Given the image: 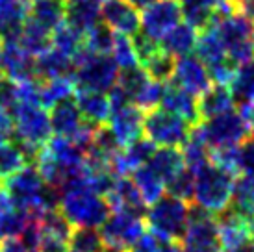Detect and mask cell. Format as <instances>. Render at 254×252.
<instances>
[{
    "label": "cell",
    "mask_w": 254,
    "mask_h": 252,
    "mask_svg": "<svg viewBox=\"0 0 254 252\" xmlns=\"http://www.w3.org/2000/svg\"><path fill=\"white\" fill-rule=\"evenodd\" d=\"M58 210L74 228H99L112 213L106 198L95 193L84 178H74L62 188Z\"/></svg>",
    "instance_id": "1"
},
{
    "label": "cell",
    "mask_w": 254,
    "mask_h": 252,
    "mask_svg": "<svg viewBox=\"0 0 254 252\" xmlns=\"http://www.w3.org/2000/svg\"><path fill=\"white\" fill-rule=\"evenodd\" d=\"M195 175L193 186V202L197 208L208 211L212 215H219L230 206L234 188V175L221 169L213 161H208Z\"/></svg>",
    "instance_id": "2"
},
{
    "label": "cell",
    "mask_w": 254,
    "mask_h": 252,
    "mask_svg": "<svg viewBox=\"0 0 254 252\" xmlns=\"http://www.w3.org/2000/svg\"><path fill=\"white\" fill-rule=\"evenodd\" d=\"M213 28L223 43L226 58L236 65L254 62V22L234 9L213 19Z\"/></svg>",
    "instance_id": "3"
},
{
    "label": "cell",
    "mask_w": 254,
    "mask_h": 252,
    "mask_svg": "<svg viewBox=\"0 0 254 252\" xmlns=\"http://www.w3.org/2000/svg\"><path fill=\"white\" fill-rule=\"evenodd\" d=\"M72 78L76 89L108 93L119 80V67L108 54H95L82 47L72 56Z\"/></svg>",
    "instance_id": "4"
},
{
    "label": "cell",
    "mask_w": 254,
    "mask_h": 252,
    "mask_svg": "<svg viewBox=\"0 0 254 252\" xmlns=\"http://www.w3.org/2000/svg\"><path fill=\"white\" fill-rule=\"evenodd\" d=\"M11 119H13L15 139L26 148L34 163L37 150L45 147L52 137L49 113L45 112V108L37 104L17 102L11 110Z\"/></svg>",
    "instance_id": "5"
},
{
    "label": "cell",
    "mask_w": 254,
    "mask_h": 252,
    "mask_svg": "<svg viewBox=\"0 0 254 252\" xmlns=\"http://www.w3.org/2000/svg\"><path fill=\"white\" fill-rule=\"evenodd\" d=\"M145 223L152 234L162 239L180 241L188 226L190 206L177 196H160L145 210Z\"/></svg>",
    "instance_id": "6"
},
{
    "label": "cell",
    "mask_w": 254,
    "mask_h": 252,
    "mask_svg": "<svg viewBox=\"0 0 254 252\" xmlns=\"http://www.w3.org/2000/svg\"><path fill=\"white\" fill-rule=\"evenodd\" d=\"M197 126L208 148H212V150L223 147H238L247 139L249 132H251L247 119L236 110L204 119L202 125L198 123Z\"/></svg>",
    "instance_id": "7"
},
{
    "label": "cell",
    "mask_w": 254,
    "mask_h": 252,
    "mask_svg": "<svg viewBox=\"0 0 254 252\" xmlns=\"http://www.w3.org/2000/svg\"><path fill=\"white\" fill-rule=\"evenodd\" d=\"M193 126L169 110H150L143 119V133L156 147H177L186 143Z\"/></svg>",
    "instance_id": "8"
},
{
    "label": "cell",
    "mask_w": 254,
    "mask_h": 252,
    "mask_svg": "<svg viewBox=\"0 0 254 252\" xmlns=\"http://www.w3.org/2000/svg\"><path fill=\"white\" fill-rule=\"evenodd\" d=\"M100 238L106 249L115 252H128L145 232V221L141 215L128 211H113L100 224Z\"/></svg>",
    "instance_id": "9"
},
{
    "label": "cell",
    "mask_w": 254,
    "mask_h": 252,
    "mask_svg": "<svg viewBox=\"0 0 254 252\" xmlns=\"http://www.w3.org/2000/svg\"><path fill=\"white\" fill-rule=\"evenodd\" d=\"M180 241L182 252H223L217 219L200 208H190L188 226Z\"/></svg>",
    "instance_id": "10"
},
{
    "label": "cell",
    "mask_w": 254,
    "mask_h": 252,
    "mask_svg": "<svg viewBox=\"0 0 254 252\" xmlns=\"http://www.w3.org/2000/svg\"><path fill=\"white\" fill-rule=\"evenodd\" d=\"M182 19V9L178 0H156L143 7L141 28L143 34L160 41L171 28H175Z\"/></svg>",
    "instance_id": "11"
},
{
    "label": "cell",
    "mask_w": 254,
    "mask_h": 252,
    "mask_svg": "<svg viewBox=\"0 0 254 252\" xmlns=\"http://www.w3.org/2000/svg\"><path fill=\"white\" fill-rule=\"evenodd\" d=\"M171 84L182 87L184 91L191 93L193 97H200L212 87V76L206 69V65L197 56L188 54V56L175 60Z\"/></svg>",
    "instance_id": "12"
},
{
    "label": "cell",
    "mask_w": 254,
    "mask_h": 252,
    "mask_svg": "<svg viewBox=\"0 0 254 252\" xmlns=\"http://www.w3.org/2000/svg\"><path fill=\"white\" fill-rule=\"evenodd\" d=\"M0 72L11 78L13 82H28L36 80V60L22 49L17 37L2 39V58H0Z\"/></svg>",
    "instance_id": "13"
},
{
    "label": "cell",
    "mask_w": 254,
    "mask_h": 252,
    "mask_svg": "<svg viewBox=\"0 0 254 252\" xmlns=\"http://www.w3.org/2000/svg\"><path fill=\"white\" fill-rule=\"evenodd\" d=\"M100 19L115 34L135 35L141 28L139 9L128 0H104L100 4Z\"/></svg>",
    "instance_id": "14"
},
{
    "label": "cell",
    "mask_w": 254,
    "mask_h": 252,
    "mask_svg": "<svg viewBox=\"0 0 254 252\" xmlns=\"http://www.w3.org/2000/svg\"><path fill=\"white\" fill-rule=\"evenodd\" d=\"M143 119H145L143 110L135 104H125L117 110H113L108 123H110V130L115 135L121 148L130 145L137 137H141Z\"/></svg>",
    "instance_id": "15"
},
{
    "label": "cell",
    "mask_w": 254,
    "mask_h": 252,
    "mask_svg": "<svg viewBox=\"0 0 254 252\" xmlns=\"http://www.w3.org/2000/svg\"><path fill=\"white\" fill-rule=\"evenodd\" d=\"M106 200L113 211H128L143 217L147 210V204L143 202L135 184L132 182V178H127V176L115 178L112 189L108 191Z\"/></svg>",
    "instance_id": "16"
},
{
    "label": "cell",
    "mask_w": 254,
    "mask_h": 252,
    "mask_svg": "<svg viewBox=\"0 0 254 252\" xmlns=\"http://www.w3.org/2000/svg\"><path fill=\"white\" fill-rule=\"evenodd\" d=\"M49 117L52 132L60 137H67V139H72L85 123L80 110H78L76 102H74V98H67V100L54 104Z\"/></svg>",
    "instance_id": "17"
},
{
    "label": "cell",
    "mask_w": 254,
    "mask_h": 252,
    "mask_svg": "<svg viewBox=\"0 0 254 252\" xmlns=\"http://www.w3.org/2000/svg\"><path fill=\"white\" fill-rule=\"evenodd\" d=\"M74 102H76L84 121L89 123V125L102 126L106 125L110 117H112V102H110V97H108L106 93L76 89Z\"/></svg>",
    "instance_id": "18"
},
{
    "label": "cell",
    "mask_w": 254,
    "mask_h": 252,
    "mask_svg": "<svg viewBox=\"0 0 254 252\" xmlns=\"http://www.w3.org/2000/svg\"><path fill=\"white\" fill-rule=\"evenodd\" d=\"M215 219H217V230L223 252L251 239V223L240 217L238 213H234L232 210H225L223 213L215 215Z\"/></svg>",
    "instance_id": "19"
},
{
    "label": "cell",
    "mask_w": 254,
    "mask_h": 252,
    "mask_svg": "<svg viewBox=\"0 0 254 252\" xmlns=\"http://www.w3.org/2000/svg\"><path fill=\"white\" fill-rule=\"evenodd\" d=\"M162 104L165 110L177 113L178 117H182L184 121H188L191 126H195L200 123L197 97H193L191 93L184 91L182 87H178V85L171 84V82L165 84Z\"/></svg>",
    "instance_id": "20"
},
{
    "label": "cell",
    "mask_w": 254,
    "mask_h": 252,
    "mask_svg": "<svg viewBox=\"0 0 254 252\" xmlns=\"http://www.w3.org/2000/svg\"><path fill=\"white\" fill-rule=\"evenodd\" d=\"M197 37V30L193 26H190L188 22H178L175 28H171L160 39V47L173 58H182L195 50Z\"/></svg>",
    "instance_id": "21"
},
{
    "label": "cell",
    "mask_w": 254,
    "mask_h": 252,
    "mask_svg": "<svg viewBox=\"0 0 254 252\" xmlns=\"http://www.w3.org/2000/svg\"><path fill=\"white\" fill-rule=\"evenodd\" d=\"M100 0H65V21L87 32L100 22Z\"/></svg>",
    "instance_id": "22"
},
{
    "label": "cell",
    "mask_w": 254,
    "mask_h": 252,
    "mask_svg": "<svg viewBox=\"0 0 254 252\" xmlns=\"http://www.w3.org/2000/svg\"><path fill=\"white\" fill-rule=\"evenodd\" d=\"M228 210H232L249 223L254 219V173H241L234 180Z\"/></svg>",
    "instance_id": "23"
},
{
    "label": "cell",
    "mask_w": 254,
    "mask_h": 252,
    "mask_svg": "<svg viewBox=\"0 0 254 252\" xmlns=\"http://www.w3.org/2000/svg\"><path fill=\"white\" fill-rule=\"evenodd\" d=\"M234 104L236 102H234V97L230 93V87L221 84H215L213 87H210L197 100L200 119H210V117H215L219 113L230 112V110H234Z\"/></svg>",
    "instance_id": "24"
},
{
    "label": "cell",
    "mask_w": 254,
    "mask_h": 252,
    "mask_svg": "<svg viewBox=\"0 0 254 252\" xmlns=\"http://www.w3.org/2000/svg\"><path fill=\"white\" fill-rule=\"evenodd\" d=\"M150 171H154L156 175L167 184L175 175H178L184 169V158L180 148L177 147H156L150 160L145 163Z\"/></svg>",
    "instance_id": "25"
},
{
    "label": "cell",
    "mask_w": 254,
    "mask_h": 252,
    "mask_svg": "<svg viewBox=\"0 0 254 252\" xmlns=\"http://www.w3.org/2000/svg\"><path fill=\"white\" fill-rule=\"evenodd\" d=\"M28 17L52 32L65 22V0H32L28 2Z\"/></svg>",
    "instance_id": "26"
},
{
    "label": "cell",
    "mask_w": 254,
    "mask_h": 252,
    "mask_svg": "<svg viewBox=\"0 0 254 252\" xmlns=\"http://www.w3.org/2000/svg\"><path fill=\"white\" fill-rule=\"evenodd\" d=\"M28 15V2L24 0H0V37L15 39Z\"/></svg>",
    "instance_id": "27"
},
{
    "label": "cell",
    "mask_w": 254,
    "mask_h": 252,
    "mask_svg": "<svg viewBox=\"0 0 254 252\" xmlns=\"http://www.w3.org/2000/svg\"><path fill=\"white\" fill-rule=\"evenodd\" d=\"M36 74L39 80H50L60 76H72V60L60 50H45L36 60Z\"/></svg>",
    "instance_id": "28"
},
{
    "label": "cell",
    "mask_w": 254,
    "mask_h": 252,
    "mask_svg": "<svg viewBox=\"0 0 254 252\" xmlns=\"http://www.w3.org/2000/svg\"><path fill=\"white\" fill-rule=\"evenodd\" d=\"M28 163H32V158L19 141L9 137L0 141V180L15 175Z\"/></svg>",
    "instance_id": "29"
},
{
    "label": "cell",
    "mask_w": 254,
    "mask_h": 252,
    "mask_svg": "<svg viewBox=\"0 0 254 252\" xmlns=\"http://www.w3.org/2000/svg\"><path fill=\"white\" fill-rule=\"evenodd\" d=\"M17 41L28 54L37 58L45 50L50 49V32L43 28L41 24H37L36 21H32L26 15V19L22 22L19 34H17Z\"/></svg>",
    "instance_id": "30"
},
{
    "label": "cell",
    "mask_w": 254,
    "mask_h": 252,
    "mask_svg": "<svg viewBox=\"0 0 254 252\" xmlns=\"http://www.w3.org/2000/svg\"><path fill=\"white\" fill-rule=\"evenodd\" d=\"M202 34L197 37V45H195V50H197V58L206 65V69H210L217 63H223L226 58L225 47L219 39L217 32L213 28V24H210L208 28L200 30Z\"/></svg>",
    "instance_id": "31"
},
{
    "label": "cell",
    "mask_w": 254,
    "mask_h": 252,
    "mask_svg": "<svg viewBox=\"0 0 254 252\" xmlns=\"http://www.w3.org/2000/svg\"><path fill=\"white\" fill-rule=\"evenodd\" d=\"M76 93V84L72 76H60L50 78V80H41V89H39V104L41 108H52L54 104L74 98Z\"/></svg>",
    "instance_id": "32"
},
{
    "label": "cell",
    "mask_w": 254,
    "mask_h": 252,
    "mask_svg": "<svg viewBox=\"0 0 254 252\" xmlns=\"http://www.w3.org/2000/svg\"><path fill=\"white\" fill-rule=\"evenodd\" d=\"M178 4L186 22L197 32L208 28L213 22V15H215L213 0H178Z\"/></svg>",
    "instance_id": "33"
},
{
    "label": "cell",
    "mask_w": 254,
    "mask_h": 252,
    "mask_svg": "<svg viewBox=\"0 0 254 252\" xmlns=\"http://www.w3.org/2000/svg\"><path fill=\"white\" fill-rule=\"evenodd\" d=\"M84 37L85 34L82 30L74 28L72 24L65 21L50 32V47L72 60V56L84 47Z\"/></svg>",
    "instance_id": "34"
},
{
    "label": "cell",
    "mask_w": 254,
    "mask_h": 252,
    "mask_svg": "<svg viewBox=\"0 0 254 252\" xmlns=\"http://www.w3.org/2000/svg\"><path fill=\"white\" fill-rule=\"evenodd\" d=\"M132 182L135 184V188L139 191L143 202L147 204V206L156 202L165 193V184H163V180L156 175L154 171H150L147 165H141L139 169H135L134 173H132Z\"/></svg>",
    "instance_id": "35"
},
{
    "label": "cell",
    "mask_w": 254,
    "mask_h": 252,
    "mask_svg": "<svg viewBox=\"0 0 254 252\" xmlns=\"http://www.w3.org/2000/svg\"><path fill=\"white\" fill-rule=\"evenodd\" d=\"M230 93L234 102H240V106L254 102V62L240 65L236 69V74L230 82Z\"/></svg>",
    "instance_id": "36"
},
{
    "label": "cell",
    "mask_w": 254,
    "mask_h": 252,
    "mask_svg": "<svg viewBox=\"0 0 254 252\" xmlns=\"http://www.w3.org/2000/svg\"><path fill=\"white\" fill-rule=\"evenodd\" d=\"M112 54H113V62L117 63V67L121 70L139 67L137 54H135V49H134V41L130 39V35H125V34L113 35Z\"/></svg>",
    "instance_id": "37"
},
{
    "label": "cell",
    "mask_w": 254,
    "mask_h": 252,
    "mask_svg": "<svg viewBox=\"0 0 254 252\" xmlns=\"http://www.w3.org/2000/svg\"><path fill=\"white\" fill-rule=\"evenodd\" d=\"M104 249L97 228H74L69 238V252H100Z\"/></svg>",
    "instance_id": "38"
},
{
    "label": "cell",
    "mask_w": 254,
    "mask_h": 252,
    "mask_svg": "<svg viewBox=\"0 0 254 252\" xmlns=\"http://www.w3.org/2000/svg\"><path fill=\"white\" fill-rule=\"evenodd\" d=\"M113 35H115V32L108 28L104 22H97L93 28L85 32L84 47L95 54H110L113 45Z\"/></svg>",
    "instance_id": "39"
},
{
    "label": "cell",
    "mask_w": 254,
    "mask_h": 252,
    "mask_svg": "<svg viewBox=\"0 0 254 252\" xmlns=\"http://www.w3.org/2000/svg\"><path fill=\"white\" fill-rule=\"evenodd\" d=\"M163 89H165V84L158 82L154 78H148L147 82L141 85V89L135 93L132 104H135L137 108H141L143 112L156 110V106L162 104Z\"/></svg>",
    "instance_id": "40"
},
{
    "label": "cell",
    "mask_w": 254,
    "mask_h": 252,
    "mask_svg": "<svg viewBox=\"0 0 254 252\" xmlns=\"http://www.w3.org/2000/svg\"><path fill=\"white\" fill-rule=\"evenodd\" d=\"M143 69H145V72L150 78H154V80L162 82V84H167V82H171V76H173L175 58L162 49L158 54H154V56L143 65Z\"/></svg>",
    "instance_id": "41"
},
{
    "label": "cell",
    "mask_w": 254,
    "mask_h": 252,
    "mask_svg": "<svg viewBox=\"0 0 254 252\" xmlns=\"http://www.w3.org/2000/svg\"><path fill=\"white\" fill-rule=\"evenodd\" d=\"M128 252H182V249L178 241L162 239L152 232H143V236Z\"/></svg>",
    "instance_id": "42"
},
{
    "label": "cell",
    "mask_w": 254,
    "mask_h": 252,
    "mask_svg": "<svg viewBox=\"0 0 254 252\" xmlns=\"http://www.w3.org/2000/svg\"><path fill=\"white\" fill-rule=\"evenodd\" d=\"M193 186H195V175L190 169L184 167L178 175H175L165 184V189L169 191L171 196H177L184 202H190L193 198Z\"/></svg>",
    "instance_id": "43"
},
{
    "label": "cell",
    "mask_w": 254,
    "mask_h": 252,
    "mask_svg": "<svg viewBox=\"0 0 254 252\" xmlns=\"http://www.w3.org/2000/svg\"><path fill=\"white\" fill-rule=\"evenodd\" d=\"M17 104V82L0 72V108L11 112Z\"/></svg>",
    "instance_id": "44"
},
{
    "label": "cell",
    "mask_w": 254,
    "mask_h": 252,
    "mask_svg": "<svg viewBox=\"0 0 254 252\" xmlns=\"http://www.w3.org/2000/svg\"><path fill=\"white\" fill-rule=\"evenodd\" d=\"M241 173H254V137H247L241 145H238Z\"/></svg>",
    "instance_id": "45"
},
{
    "label": "cell",
    "mask_w": 254,
    "mask_h": 252,
    "mask_svg": "<svg viewBox=\"0 0 254 252\" xmlns=\"http://www.w3.org/2000/svg\"><path fill=\"white\" fill-rule=\"evenodd\" d=\"M0 252H30L19 238L0 239Z\"/></svg>",
    "instance_id": "46"
},
{
    "label": "cell",
    "mask_w": 254,
    "mask_h": 252,
    "mask_svg": "<svg viewBox=\"0 0 254 252\" xmlns=\"http://www.w3.org/2000/svg\"><path fill=\"white\" fill-rule=\"evenodd\" d=\"M234 9L254 21V0H232Z\"/></svg>",
    "instance_id": "47"
},
{
    "label": "cell",
    "mask_w": 254,
    "mask_h": 252,
    "mask_svg": "<svg viewBox=\"0 0 254 252\" xmlns=\"http://www.w3.org/2000/svg\"><path fill=\"white\" fill-rule=\"evenodd\" d=\"M241 115L247 119L249 123V128H251V132L254 133V102H249V104H243L241 106Z\"/></svg>",
    "instance_id": "48"
},
{
    "label": "cell",
    "mask_w": 254,
    "mask_h": 252,
    "mask_svg": "<svg viewBox=\"0 0 254 252\" xmlns=\"http://www.w3.org/2000/svg\"><path fill=\"white\" fill-rule=\"evenodd\" d=\"M11 206H13V204H11V200H9L7 195L4 193V189H0V217H2Z\"/></svg>",
    "instance_id": "49"
},
{
    "label": "cell",
    "mask_w": 254,
    "mask_h": 252,
    "mask_svg": "<svg viewBox=\"0 0 254 252\" xmlns=\"http://www.w3.org/2000/svg\"><path fill=\"white\" fill-rule=\"evenodd\" d=\"M226 252H254V241L253 239H249V241H245V243H241V245L234 247V249H230V251Z\"/></svg>",
    "instance_id": "50"
},
{
    "label": "cell",
    "mask_w": 254,
    "mask_h": 252,
    "mask_svg": "<svg viewBox=\"0 0 254 252\" xmlns=\"http://www.w3.org/2000/svg\"><path fill=\"white\" fill-rule=\"evenodd\" d=\"M128 2H132V4L139 9V7H147L148 4H152V2H156V0H128Z\"/></svg>",
    "instance_id": "51"
},
{
    "label": "cell",
    "mask_w": 254,
    "mask_h": 252,
    "mask_svg": "<svg viewBox=\"0 0 254 252\" xmlns=\"http://www.w3.org/2000/svg\"><path fill=\"white\" fill-rule=\"evenodd\" d=\"M251 236H253V241H254V219L251 221Z\"/></svg>",
    "instance_id": "52"
},
{
    "label": "cell",
    "mask_w": 254,
    "mask_h": 252,
    "mask_svg": "<svg viewBox=\"0 0 254 252\" xmlns=\"http://www.w3.org/2000/svg\"><path fill=\"white\" fill-rule=\"evenodd\" d=\"M100 252H115V251H112V249H106V247H104V249H102Z\"/></svg>",
    "instance_id": "53"
},
{
    "label": "cell",
    "mask_w": 254,
    "mask_h": 252,
    "mask_svg": "<svg viewBox=\"0 0 254 252\" xmlns=\"http://www.w3.org/2000/svg\"><path fill=\"white\" fill-rule=\"evenodd\" d=\"M24 2H32V0H24Z\"/></svg>",
    "instance_id": "54"
},
{
    "label": "cell",
    "mask_w": 254,
    "mask_h": 252,
    "mask_svg": "<svg viewBox=\"0 0 254 252\" xmlns=\"http://www.w3.org/2000/svg\"><path fill=\"white\" fill-rule=\"evenodd\" d=\"M100 2H104V0H100Z\"/></svg>",
    "instance_id": "55"
}]
</instances>
